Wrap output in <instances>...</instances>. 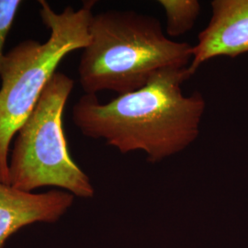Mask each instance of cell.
Here are the masks:
<instances>
[{"label": "cell", "instance_id": "7", "mask_svg": "<svg viewBox=\"0 0 248 248\" xmlns=\"http://www.w3.org/2000/svg\"><path fill=\"white\" fill-rule=\"evenodd\" d=\"M158 3L167 17L165 32L172 38L184 35L192 30L202 9L197 0H160Z\"/></svg>", "mask_w": 248, "mask_h": 248}, {"label": "cell", "instance_id": "4", "mask_svg": "<svg viewBox=\"0 0 248 248\" xmlns=\"http://www.w3.org/2000/svg\"><path fill=\"white\" fill-rule=\"evenodd\" d=\"M75 87L56 72L31 115L17 133L9 162L10 186L24 192L56 186L81 198H91L89 177L72 159L62 128V113Z\"/></svg>", "mask_w": 248, "mask_h": 248}, {"label": "cell", "instance_id": "6", "mask_svg": "<svg viewBox=\"0 0 248 248\" xmlns=\"http://www.w3.org/2000/svg\"><path fill=\"white\" fill-rule=\"evenodd\" d=\"M74 202V195L53 189L24 192L0 182V248L19 229L35 222L58 221Z\"/></svg>", "mask_w": 248, "mask_h": 248}, {"label": "cell", "instance_id": "1", "mask_svg": "<svg viewBox=\"0 0 248 248\" xmlns=\"http://www.w3.org/2000/svg\"><path fill=\"white\" fill-rule=\"evenodd\" d=\"M191 77L188 66L168 67L142 89L104 104L97 95L84 94L73 107V123L86 137L123 154L142 151L151 162L165 159L200 136L206 100L199 91L184 95L182 84Z\"/></svg>", "mask_w": 248, "mask_h": 248}, {"label": "cell", "instance_id": "2", "mask_svg": "<svg viewBox=\"0 0 248 248\" xmlns=\"http://www.w3.org/2000/svg\"><path fill=\"white\" fill-rule=\"evenodd\" d=\"M89 31L78 65L85 94H127L142 89L160 70L186 67L192 60L191 45L171 40L157 18L133 10L94 15Z\"/></svg>", "mask_w": 248, "mask_h": 248}, {"label": "cell", "instance_id": "5", "mask_svg": "<svg viewBox=\"0 0 248 248\" xmlns=\"http://www.w3.org/2000/svg\"><path fill=\"white\" fill-rule=\"evenodd\" d=\"M209 24L192 46V76L204 62L219 56L248 53V0H213Z\"/></svg>", "mask_w": 248, "mask_h": 248}, {"label": "cell", "instance_id": "8", "mask_svg": "<svg viewBox=\"0 0 248 248\" xmlns=\"http://www.w3.org/2000/svg\"><path fill=\"white\" fill-rule=\"evenodd\" d=\"M19 0H0V62L4 56V46L19 7Z\"/></svg>", "mask_w": 248, "mask_h": 248}, {"label": "cell", "instance_id": "3", "mask_svg": "<svg viewBox=\"0 0 248 248\" xmlns=\"http://www.w3.org/2000/svg\"><path fill=\"white\" fill-rule=\"evenodd\" d=\"M40 16L50 31L41 44L25 40L5 53L0 62V182L9 183V146L21 125L31 115L45 87L62 59L85 49L90 42V23L95 1H85L57 13L45 0L39 1Z\"/></svg>", "mask_w": 248, "mask_h": 248}]
</instances>
